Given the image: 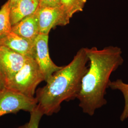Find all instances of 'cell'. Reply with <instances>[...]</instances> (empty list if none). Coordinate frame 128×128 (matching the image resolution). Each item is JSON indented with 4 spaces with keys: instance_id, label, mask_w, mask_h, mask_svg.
<instances>
[{
    "instance_id": "obj_10",
    "label": "cell",
    "mask_w": 128,
    "mask_h": 128,
    "mask_svg": "<svg viewBox=\"0 0 128 128\" xmlns=\"http://www.w3.org/2000/svg\"><path fill=\"white\" fill-rule=\"evenodd\" d=\"M39 5V0H20L16 4L10 8V18L13 26L34 13Z\"/></svg>"
},
{
    "instance_id": "obj_7",
    "label": "cell",
    "mask_w": 128,
    "mask_h": 128,
    "mask_svg": "<svg viewBox=\"0 0 128 128\" xmlns=\"http://www.w3.org/2000/svg\"><path fill=\"white\" fill-rule=\"evenodd\" d=\"M28 58L6 46L0 45V67L6 79V86L8 81L22 67Z\"/></svg>"
},
{
    "instance_id": "obj_4",
    "label": "cell",
    "mask_w": 128,
    "mask_h": 128,
    "mask_svg": "<svg viewBox=\"0 0 128 128\" xmlns=\"http://www.w3.org/2000/svg\"><path fill=\"white\" fill-rule=\"evenodd\" d=\"M37 106L35 97H28L8 88L0 94V117L7 114H17L20 110L30 113Z\"/></svg>"
},
{
    "instance_id": "obj_9",
    "label": "cell",
    "mask_w": 128,
    "mask_h": 128,
    "mask_svg": "<svg viewBox=\"0 0 128 128\" xmlns=\"http://www.w3.org/2000/svg\"><path fill=\"white\" fill-rule=\"evenodd\" d=\"M12 31L30 41L34 42L40 34L36 11L12 26Z\"/></svg>"
},
{
    "instance_id": "obj_11",
    "label": "cell",
    "mask_w": 128,
    "mask_h": 128,
    "mask_svg": "<svg viewBox=\"0 0 128 128\" xmlns=\"http://www.w3.org/2000/svg\"><path fill=\"white\" fill-rule=\"evenodd\" d=\"M109 88L113 90H118L124 96V109L120 119L121 122H124L128 118V83L124 82L121 79H118L113 81H110Z\"/></svg>"
},
{
    "instance_id": "obj_2",
    "label": "cell",
    "mask_w": 128,
    "mask_h": 128,
    "mask_svg": "<svg viewBox=\"0 0 128 128\" xmlns=\"http://www.w3.org/2000/svg\"><path fill=\"white\" fill-rule=\"evenodd\" d=\"M88 58L86 48L78 51L72 61L53 74L46 84L36 92L37 106L44 115L56 114L64 101L77 98L82 78L86 72Z\"/></svg>"
},
{
    "instance_id": "obj_6",
    "label": "cell",
    "mask_w": 128,
    "mask_h": 128,
    "mask_svg": "<svg viewBox=\"0 0 128 128\" xmlns=\"http://www.w3.org/2000/svg\"><path fill=\"white\" fill-rule=\"evenodd\" d=\"M40 34H48L51 30L57 26H65L70 19L60 7H38L36 10Z\"/></svg>"
},
{
    "instance_id": "obj_15",
    "label": "cell",
    "mask_w": 128,
    "mask_h": 128,
    "mask_svg": "<svg viewBox=\"0 0 128 128\" xmlns=\"http://www.w3.org/2000/svg\"><path fill=\"white\" fill-rule=\"evenodd\" d=\"M39 7H60V0H39Z\"/></svg>"
},
{
    "instance_id": "obj_13",
    "label": "cell",
    "mask_w": 128,
    "mask_h": 128,
    "mask_svg": "<svg viewBox=\"0 0 128 128\" xmlns=\"http://www.w3.org/2000/svg\"><path fill=\"white\" fill-rule=\"evenodd\" d=\"M10 6L8 0L0 9V38L12 32L10 18Z\"/></svg>"
},
{
    "instance_id": "obj_8",
    "label": "cell",
    "mask_w": 128,
    "mask_h": 128,
    "mask_svg": "<svg viewBox=\"0 0 128 128\" xmlns=\"http://www.w3.org/2000/svg\"><path fill=\"white\" fill-rule=\"evenodd\" d=\"M0 45L28 58H34V42L30 41L12 31L0 38Z\"/></svg>"
},
{
    "instance_id": "obj_1",
    "label": "cell",
    "mask_w": 128,
    "mask_h": 128,
    "mask_svg": "<svg viewBox=\"0 0 128 128\" xmlns=\"http://www.w3.org/2000/svg\"><path fill=\"white\" fill-rule=\"evenodd\" d=\"M86 50L89 67L82 78L77 99L83 112L92 116L107 104L105 96L110 76L123 64L124 60L122 51L117 46L101 50L96 46L86 48Z\"/></svg>"
},
{
    "instance_id": "obj_5",
    "label": "cell",
    "mask_w": 128,
    "mask_h": 128,
    "mask_svg": "<svg viewBox=\"0 0 128 128\" xmlns=\"http://www.w3.org/2000/svg\"><path fill=\"white\" fill-rule=\"evenodd\" d=\"M48 34H40L34 41L36 60L46 81L52 75L62 66H58L52 61L48 50Z\"/></svg>"
},
{
    "instance_id": "obj_16",
    "label": "cell",
    "mask_w": 128,
    "mask_h": 128,
    "mask_svg": "<svg viewBox=\"0 0 128 128\" xmlns=\"http://www.w3.org/2000/svg\"><path fill=\"white\" fill-rule=\"evenodd\" d=\"M6 88V81L0 67V94Z\"/></svg>"
},
{
    "instance_id": "obj_3",
    "label": "cell",
    "mask_w": 128,
    "mask_h": 128,
    "mask_svg": "<svg viewBox=\"0 0 128 128\" xmlns=\"http://www.w3.org/2000/svg\"><path fill=\"white\" fill-rule=\"evenodd\" d=\"M43 81L44 75L36 60L28 58L22 67L7 82L6 88L28 97H35L36 88Z\"/></svg>"
},
{
    "instance_id": "obj_17",
    "label": "cell",
    "mask_w": 128,
    "mask_h": 128,
    "mask_svg": "<svg viewBox=\"0 0 128 128\" xmlns=\"http://www.w3.org/2000/svg\"><path fill=\"white\" fill-rule=\"evenodd\" d=\"M9 0L10 6V8L14 6L20 0Z\"/></svg>"
},
{
    "instance_id": "obj_14",
    "label": "cell",
    "mask_w": 128,
    "mask_h": 128,
    "mask_svg": "<svg viewBox=\"0 0 128 128\" xmlns=\"http://www.w3.org/2000/svg\"><path fill=\"white\" fill-rule=\"evenodd\" d=\"M30 114L29 122L18 128H38L41 119L44 115L43 113L37 106L36 108L30 113Z\"/></svg>"
},
{
    "instance_id": "obj_12",
    "label": "cell",
    "mask_w": 128,
    "mask_h": 128,
    "mask_svg": "<svg viewBox=\"0 0 128 128\" xmlns=\"http://www.w3.org/2000/svg\"><path fill=\"white\" fill-rule=\"evenodd\" d=\"M87 0H60V7L70 20L74 15L82 12Z\"/></svg>"
}]
</instances>
